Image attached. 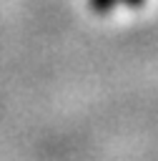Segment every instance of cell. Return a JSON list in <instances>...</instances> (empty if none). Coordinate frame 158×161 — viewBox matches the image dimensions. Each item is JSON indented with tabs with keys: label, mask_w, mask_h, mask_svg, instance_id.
<instances>
[{
	"label": "cell",
	"mask_w": 158,
	"mask_h": 161,
	"mask_svg": "<svg viewBox=\"0 0 158 161\" xmlns=\"http://www.w3.org/2000/svg\"><path fill=\"white\" fill-rule=\"evenodd\" d=\"M145 0H88V5L93 8V13H113L118 8H138Z\"/></svg>",
	"instance_id": "cell-1"
}]
</instances>
